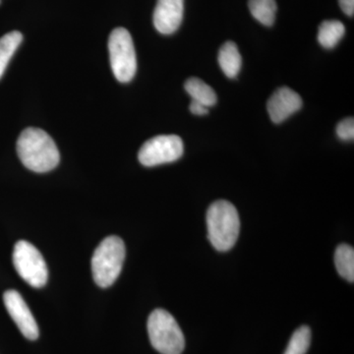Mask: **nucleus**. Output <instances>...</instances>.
I'll list each match as a JSON object with an SVG mask.
<instances>
[{"label": "nucleus", "mask_w": 354, "mask_h": 354, "mask_svg": "<svg viewBox=\"0 0 354 354\" xmlns=\"http://www.w3.org/2000/svg\"><path fill=\"white\" fill-rule=\"evenodd\" d=\"M17 153L28 169L39 174L53 171L59 164V151L55 141L39 128L23 130L17 141Z\"/></svg>", "instance_id": "nucleus-1"}, {"label": "nucleus", "mask_w": 354, "mask_h": 354, "mask_svg": "<svg viewBox=\"0 0 354 354\" xmlns=\"http://www.w3.org/2000/svg\"><path fill=\"white\" fill-rule=\"evenodd\" d=\"M208 239L221 252L230 250L239 239L241 220L236 208L228 201L213 203L207 212Z\"/></svg>", "instance_id": "nucleus-2"}, {"label": "nucleus", "mask_w": 354, "mask_h": 354, "mask_svg": "<svg viewBox=\"0 0 354 354\" xmlns=\"http://www.w3.org/2000/svg\"><path fill=\"white\" fill-rule=\"evenodd\" d=\"M125 253L124 242L115 235L106 237L97 247L92 258V272L100 288H109L115 283L122 270Z\"/></svg>", "instance_id": "nucleus-3"}, {"label": "nucleus", "mask_w": 354, "mask_h": 354, "mask_svg": "<svg viewBox=\"0 0 354 354\" xmlns=\"http://www.w3.org/2000/svg\"><path fill=\"white\" fill-rule=\"evenodd\" d=\"M148 334L153 348L162 354H181L184 335L176 319L164 309H156L148 319Z\"/></svg>", "instance_id": "nucleus-4"}, {"label": "nucleus", "mask_w": 354, "mask_h": 354, "mask_svg": "<svg viewBox=\"0 0 354 354\" xmlns=\"http://www.w3.org/2000/svg\"><path fill=\"white\" fill-rule=\"evenodd\" d=\"M109 59L115 78L128 83L134 78L137 70L136 51L130 32L124 28H116L109 39Z\"/></svg>", "instance_id": "nucleus-5"}, {"label": "nucleus", "mask_w": 354, "mask_h": 354, "mask_svg": "<svg viewBox=\"0 0 354 354\" xmlns=\"http://www.w3.org/2000/svg\"><path fill=\"white\" fill-rule=\"evenodd\" d=\"M13 264L26 283L41 288L48 283V266L41 252L30 242L21 241L14 246Z\"/></svg>", "instance_id": "nucleus-6"}, {"label": "nucleus", "mask_w": 354, "mask_h": 354, "mask_svg": "<svg viewBox=\"0 0 354 354\" xmlns=\"http://www.w3.org/2000/svg\"><path fill=\"white\" fill-rule=\"evenodd\" d=\"M183 140L176 135H160L144 143L138 153L139 162L145 167L174 162L183 157Z\"/></svg>", "instance_id": "nucleus-7"}, {"label": "nucleus", "mask_w": 354, "mask_h": 354, "mask_svg": "<svg viewBox=\"0 0 354 354\" xmlns=\"http://www.w3.org/2000/svg\"><path fill=\"white\" fill-rule=\"evenodd\" d=\"M3 301L9 315L26 339L30 341L38 339V324L20 293L16 290H7L3 295Z\"/></svg>", "instance_id": "nucleus-8"}, {"label": "nucleus", "mask_w": 354, "mask_h": 354, "mask_svg": "<svg viewBox=\"0 0 354 354\" xmlns=\"http://www.w3.org/2000/svg\"><path fill=\"white\" fill-rule=\"evenodd\" d=\"M184 0H158L153 11V25L162 35L178 30L183 20Z\"/></svg>", "instance_id": "nucleus-9"}, {"label": "nucleus", "mask_w": 354, "mask_h": 354, "mask_svg": "<svg viewBox=\"0 0 354 354\" xmlns=\"http://www.w3.org/2000/svg\"><path fill=\"white\" fill-rule=\"evenodd\" d=\"M302 99L295 91L288 87L278 88L268 101L267 109L272 122L281 123L299 111Z\"/></svg>", "instance_id": "nucleus-10"}, {"label": "nucleus", "mask_w": 354, "mask_h": 354, "mask_svg": "<svg viewBox=\"0 0 354 354\" xmlns=\"http://www.w3.org/2000/svg\"><path fill=\"white\" fill-rule=\"evenodd\" d=\"M218 64L228 78H235L241 69L242 58L234 41H227L218 51Z\"/></svg>", "instance_id": "nucleus-11"}, {"label": "nucleus", "mask_w": 354, "mask_h": 354, "mask_svg": "<svg viewBox=\"0 0 354 354\" xmlns=\"http://www.w3.org/2000/svg\"><path fill=\"white\" fill-rule=\"evenodd\" d=\"M184 88L192 97V101L201 102L208 108L216 104L218 97H216L215 91L201 79L197 78V77H191L186 81Z\"/></svg>", "instance_id": "nucleus-12"}, {"label": "nucleus", "mask_w": 354, "mask_h": 354, "mask_svg": "<svg viewBox=\"0 0 354 354\" xmlns=\"http://www.w3.org/2000/svg\"><path fill=\"white\" fill-rule=\"evenodd\" d=\"M344 32H346V28L341 21H324L319 27V44L325 48H334L344 36Z\"/></svg>", "instance_id": "nucleus-13"}, {"label": "nucleus", "mask_w": 354, "mask_h": 354, "mask_svg": "<svg viewBox=\"0 0 354 354\" xmlns=\"http://www.w3.org/2000/svg\"><path fill=\"white\" fill-rule=\"evenodd\" d=\"M335 264L342 278L353 283L354 281V250L348 244L337 246L335 254Z\"/></svg>", "instance_id": "nucleus-14"}, {"label": "nucleus", "mask_w": 354, "mask_h": 354, "mask_svg": "<svg viewBox=\"0 0 354 354\" xmlns=\"http://www.w3.org/2000/svg\"><path fill=\"white\" fill-rule=\"evenodd\" d=\"M249 10L261 24L271 27L276 20V0H249Z\"/></svg>", "instance_id": "nucleus-15"}, {"label": "nucleus", "mask_w": 354, "mask_h": 354, "mask_svg": "<svg viewBox=\"0 0 354 354\" xmlns=\"http://www.w3.org/2000/svg\"><path fill=\"white\" fill-rule=\"evenodd\" d=\"M22 41V34L18 31L8 32L0 38V79Z\"/></svg>", "instance_id": "nucleus-16"}, {"label": "nucleus", "mask_w": 354, "mask_h": 354, "mask_svg": "<svg viewBox=\"0 0 354 354\" xmlns=\"http://www.w3.org/2000/svg\"><path fill=\"white\" fill-rule=\"evenodd\" d=\"M310 344L311 330L307 326H301L293 333L283 354H305L308 351Z\"/></svg>", "instance_id": "nucleus-17"}, {"label": "nucleus", "mask_w": 354, "mask_h": 354, "mask_svg": "<svg viewBox=\"0 0 354 354\" xmlns=\"http://www.w3.org/2000/svg\"><path fill=\"white\" fill-rule=\"evenodd\" d=\"M337 137L344 141H353L354 138V120L353 118H348L342 120L337 124Z\"/></svg>", "instance_id": "nucleus-18"}, {"label": "nucleus", "mask_w": 354, "mask_h": 354, "mask_svg": "<svg viewBox=\"0 0 354 354\" xmlns=\"http://www.w3.org/2000/svg\"><path fill=\"white\" fill-rule=\"evenodd\" d=\"M190 111L195 115H205L209 113L208 106H204L201 102L195 101L191 102L190 104Z\"/></svg>", "instance_id": "nucleus-19"}, {"label": "nucleus", "mask_w": 354, "mask_h": 354, "mask_svg": "<svg viewBox=\"0 0 354 354\" xmlns=\"http://www.w3.org/2000/svg\"><path fill=\"white\" fill-rule=\"evenodd\" d=\"M339 6L344 13L353 17L354 14V0H339Z\"/></svg>", "instance_id": "nucleus-20"}, {"label": "nucleus", "mask_w": 354, "mask_h": 354, "mask_svg": "<svg viewBox=\"0 0 354 354\" xmlns=\"http://www.w3.org/2000/svg\"><path fill=\"white\" fill-rule=\"evenodd\" d=\"M0 1H1V0H0Z\"/></svg>", "instance_id": "nucleus-21"}]
</instances>
